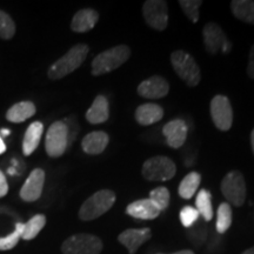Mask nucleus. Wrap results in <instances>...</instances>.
<instances>
[{"mask_svg": "<svg viewBox=\"0 0 254 254\" xmlns=\"http://www.w3.org/2000/svg\"><path fill=\"white\" fill-rule=\"evenodd\" d=\"M88 51L90 49L85 44H78V45L73 46L65 56H63L51 66L49 73H47L49 78L51 80H59L75 71L85 62Z\"/></svg>", "mask_w": 254, "mask_h": 254, "instance_id": "1", "label": "nucleus"}, {"mask_svg": "<svg viewBox=\"0 0 254 254\" xmlns=\"http://www.w3.org/2000/svg\"><path fill=\"white\" fill-rule=\"evenodd\" d=\"M131 56V50L126 45H118L104 51L92 62V74L101 75L114 71L124 65Z\"/></svg>", "mask_w": 254, "mask_h": 254, "instance_id": "2", "label": "nucleus"}, {"mask_svg": "<svg viewBox=\"0 0 254 254\" xmlns=\"http://www.w3.org/2000/svg\"><path fill=\"white\" fill-rule=\"evenodd\" d=\"M116 193L111 190H101L85 200L79 211V218L82 221H91L101 217L112 208L116 202Z\"/></svg>", "mask_w": 254, "mask_h": 254, "instance_id": "3", "label": "nucleus"}, {"mask_svg": "<svg viewBox=\"0 0 254 254\" xmlns=\"http://www.w3.org/2000/svg\"><path fill=\"white\" fill-rule=\"evenodd\" d=\"M171 64L177 74L189 86L194 87L201 80V72H200L198 64L194 58L185 51H174L171 55Z\"/></svg>", "mask_w": 254, "mask_h": 254, "instance_id": "4", "label": "nucleus"}, {"mask_svg": "<svg viewBox=\"0 0 254 254\" xmlns=\"http://www.w3.org/2000/svg\"><path fill=\"white\" fill-rule=\"evenodd\" d=\"M176 164L165 155L150 158L142 165V177L148 182H167L176 176Z\"/></svg>", "mask_w": 254, "mask_h": 254, "instance_id": "5", "label": "nucleus"}, {"mask_svg": "<svg viewBox=\"0 0 254 254\" xmlns=\"http://www.w3.org/2000/svg\"><path fill=\"white\" fill-rule=\"evenodd\" d=\"M221 192L225 199L232 205L240 207L246 200V182L243 173L232 171L227 173L221 182Z\"/></svg>", "mask_w": 254, "mask_h": 254, "instance_id": "6", "label": "nucleus"}, {"mask_svg": "<svg viewBox=\"0 0 254 254\" xmlns=\"http://www.w3.org/2000/svg\"><path fill=\"white\" fill-rule=\"evenodd\" d=\"M103 241L92 234H75L64 241L63 254H100Z\"/></svg>", "mask_w": 254, "mask_h": 254, "instance_id": "7", "label": "nucleus"}, {"mask_svg": "<svg viewBox=\"0 0 254 254\" xmlns=\"http://www.w3.org/2000/svg\"><path fill=\"white\" fill-rule=\"evenodd\" d=\"M68 146V131L64 120L53 123L46 134L45 150L52 158H59L65 153Z\"/></svg>", "mask_w": 254, "mask_h": 254, "instance_id": "8", "label": "nucleus"}, {"mask_svg": "<svg viewBox=\"0 0 254 254\" xmlns=\"http://www.w3.org/2000/svg\"><path fill=\"white\" fill-rule=\"evenodd\" d=\"M142 15L147 25L157 31H164L168 25V6L163 0H147L142 5Z\"/></svg>", "mask_w": 254, "mask_h": 254, "instance_id": "9", "label": "nucleus"}, {"mask_svg": "<svg viewBox=\"0 0 254 254\" xmlns=\"http://www.w3.org/2000/svg\"><path fill=\"white\" fill-rule=\"evenodd\" d=\"M205 49L209 55H217L219 51L222 53H228L231 51L232 44L227 39L226 34L221 26L215 23H208L202 30Z\"/></svg>", "mask_w": 254, "mask_h": 254, "instance_id": "10", "label": "nucleus"}, {"mask_svg": "<svg viewBox=\"0 0 254 254\" xmlns=\"http://www.w3.org/2000/svg\"><path fill=\"white\" fill-rule=\"evenodd\" d=\"M211 116L219 131H228L233 124V110L230 99L225 95H215L211 101Z\"/></svg>", "mask_w": 254, "mask_h": 254, "instance_id": "11", "label": "nucleus"}, {"mask_svg": "<svg viewBox=\"0 0 254 254\" xmlns=\"http://www.w3.org/2000/svg\"><path fill=\"white\" fill-rule=\"evenodd\" d=\"M44 184H45V172L41 168H36L32 171L21 187L20 198L26 202L37 201L43 192Z\"/></svg>", "mask_w": 254, "mask_h": 254, "instance_id": "12", "label": "nucleus"}, {"mask_svg": "<svg viewBox=\"0 0 254 254\" xmlns=\"http://www.w3.org/2000/svg\"><path fill=\"white\" fill-rule=\"evenodd\" d=\"M170 92V85L167 80L160 75L146 79L138 86V93L146 99H160L166 97Z\"/></svg>", "mask_w": 254, "mask_h": 254, "instance_id": "13", "label": "nucleus"}, {"mask_svg": "<svg viewBox=\"0 0 254 254\" xmlns=\"http://www.w3.org/2000/svg\"><path fill=\"white\" fill-rule=\"evenodd\" d=\"M152 237L150 228H129L119 234L118 241L128 250L129 254H135L139 247L144 245Z\"/></svg>", "mask_w": 254, "mask_h": 254, "instance_id": "14", "label": "nucleus"}, {"mask_svg": "<svg viewBox=\"0 0 254 254\" xmlns=\"http://www.w3.org/2000/svg\"><path fill=\"white\" fill-rule=\"evenodd\" d=\"M189 127L182 119H174L167 123L163 128V134L166 136V142L170 147L179 148L185 144Z\"/></svg>", "mask_w": 254, "mask_h": 254, "instance_id": "15", "label": "nucleus"}, {"mask_svg": "<svg viewBox=\"0 0 254 254\" xmlns=\"http://www.w3.org/2000/svg\"><path fill=\"white\" fill-rule=\"evenodd\" d=\"M126 213L135 219H141V220H153L159 214L161 213L158 206L154 204L152 200L140 199L133 201L126 207Z\"/></svg>", "mask_w": 254, "mask_h": 254, "instance_id": "16", "label": "nucleus"}, {"mask_svg": "<svg viewBox=\"0 0 254 254\" xmlns=\"http://www.w3.org/2000/svg\"><path fill=\"white\" fill-rule=\"evenodd\" d=\"M109 141L110 136L107 133L103 131H94L84 136L81 147L85 153L90 155H97L103 153L106 146L109 145Z\"/></svg>", "mask_w": 254, "mask_h": 254, "instance_id": "17", "label": "nucleus"}, {"mask_svg": "<svg viewBox=\"0 0 254 254\" xmlns=\"http://www.w3.org/2000/svg\"><path fill=\"white\" fill-rule=\"evenodd\" d=\"M99 19V13L92 8H85L78 11L72 19L71 28L77 33L91 31L95 26Z\"/></svg>", "mask_w": 254, "mask_h": 254, "instance_id": "18", "label": "nucleus"}, {"mask_svg": "<svg viewBox=\"0 0 254 254\" xmlns=\"http://www.w3.org/2000/svg\"><path fill=\"white\" fill-rule=\"evenodd\" d=\"M163 117V107L153 103L142 104L135 111V120L142 126H150L152 124L160 122Z\"/></svg>", "mask_w": 254, "mask_h": 254, "instance_id": "19", "label": "nucleus"}, {"mask_svg": "<svg viewBox=\"0 0 254 254\" xmlns=\"http://www.w3.org/2000/svg\"><path fill=\"white\" fill-rule=\"evenodd\" d=\"M110 109H109V100L104 95H98L95 98L92 106L86 112V119L88 123L94 124H103L109 120Z\"/></svg>", "mask_w": 254, "mask_h": 254, "instance_id": "20", "label": "nucleus"}, {"mask_svg": "<svg viewBox=\"0 0 254 254\" xmlns=\"http://www.w3.org/2000/svg\"><path fill=\"white\" fill-rule=\"evenodd\" d=\"M43 132L44 125L40 122L32 123L31 125L27 127L23 141V152L25 155H31L37 150L38 145H39L40 142L41 135H43Z\"/></svg>", "mask_w": 254, "mask_h": 254, "instance_id": "21", "label": "nucleus"}, {"mask_svg": "<svg viewBox=\"0 0 254 254\" xmlns=\"http://www.w3.org/2000/svg\"><path fill=\"white\" fill-rule=\"evenodd\" d=\"M36 106L31 101H20L13 105L6 113V119L11 123H23L36 114Z\"/></svg>", "mask_w": 254, "mask_h": 254, "instance_id": "22", "label": "nucleus"}, {"mask_svg": "<svg viewBox=\"0 0 254 254\" xmlns=\"http://www.w3.org/2000/svg\"><path fill=\"white\" fill-rule=\"evenodd\" d=\"M231 9L237 19L254 25V1L252 0H233L231 2Z\"/></svg>", "mask_w": 254, "mask_h": 254, "instance_id": "23", "label": "nucleus"}, {"mask_svg": "<svg viewBox=\"0 0 254 254\" xmlns=\"http://www.w3.org/2000/svg\"><path fill=\"white\" fill-rule=\"evenodd\" d=\"M201 183V176L198 172H190L184 178L179 185V195L184 199H190L195 194Z\"/></svg>", "mask_w": 254, "mask_h": 254, "instance_id": "24", "label": "nucleus"}, {"mask_svg": "<svg viewBox=\"0 0 254 254\" xmlns=\"http://www.w3.org/2000/svg\"><path fill=\"white\" fill-rule=\"evenodd\" d=\"M211 192L207 190L202 189L196 194L195 199V206L198 209L199 214L202 215V218L206 221H211L213 218V208H212V201H211Z\"/></svg>", "mask_w": 254, "mask_h": 254, "instance_id": "25", "label": "nucleus"}, {"mask_svg": "<svg viewBox=\"0 0 254 254\" xmlns=\"http://www.w3.org/2000/svg\"><path fill=\"white\" fill-rule=\"evenodd\" d=\"M46 224V217L44 214H37L32 217L26 224H24V232L21 239L23 240H32L34 239L40 231L43 230Z\"/></svg>", "mask_w": 254, "mask_h": 254, "instance_id": "26", "label": "nucleus"}, {"mask_svg": "<svg viewBox=\"0 0 254 254\" xmlns=\"http://www.w3.org/2000/svg\"><path fill=\"white\" fill-rule=\"evenodd\" d=\"M232 225V208L228 202H222L219 205L217 212V222L215 228L218 233H225Z\"/></svg>", "mask_w": 254, "mask_h": 254, "instance_id": "27", "label": "nucleus"}, {"mask_svg": "<svg viewBox=\"0 0 254 254\" xmlns=\"http://www.w3.org/2000/svg\"><path fill=\"white\" fill-rule=\"evenodd\" d=\"M23 232L24 224L23 222H17L13 233H11L5 238H0V251H8L17 246L19 240L23 237Z\"/></svg>", "mask_w": 254, "mask_h": 254, "instance_id": "28", "label": "nucleus"}, {"mask_svg": "<svg viewBox=\"0 0 254 254\" xmlns=\"http://www.w3.org/2000/svg\"><path fill=\"white\" fill-rule=\"evenodd\" d=\"M150 199L158 206V208L163 212L168 207V205H170V190L164 186L157 187V189L152 190L150 192Z\"/></svg>", "mask_w": 254, "mask_h": 254, "instance_id": "29", "label": "nucleus"}, {"mask_svg": "<svg viewBox=\"0 0 254 254\" xmlns=\"http://www.w3.org/2000/svg\"><path fill=\"white\" fill-rule=\"evenodd\" d=\"M179 5L192 23H196L199 20V8L202 5L201 0H180Z\"/></svg>", "mask_w": 254, "mask_h": 254, "instance_id": "30", "label": "nucleus"}, {"mask_svg": "<svg viewBox=\"0 0 254 254\" xmlns=\"http://www.w3.org/2000/svg\"><path fill=\"white\" fill-rule=\"evenodd\" d=\"M15 33V25L12 18L4 11H0V38L8 40L13 38Z\"/></svg>", "mask_w": 254, "mask_h": 254, "instance_id": "31", "label": "nucleus"}, {"mask_svg": "<svg viewBox=\"0 0 254 254\" xmlns=\"http://www.w3.org/2000/svg\"><path fill=\"white\" fill-rule=\"evenodd\" d=\"M200 217L198 209L192 207V206H185L180 211V221L185 227H192Z\"/></svg>", "mask_w": 254, "mask_h": 254, "instance_id": "32", "label": "nucleus"}, {"mask_svg": "<svg viewBox=\"0 0 254 254\" xmlns=\"http://www.w3.org/2000/svg\"><path fill=\"white\" fill-rule=\"evenodd\" d=\"M247 74L250 78L254 79V45L251 47L249 57V66H247Z\"/></svg>", "mask_w": 254, "mask_h": 254, "instance_id": "33", "label": "nucleus"}, {"mask_svg": "<svg viewBox=\"0 0 254 254\" xmlns=\"http://www.w3.org/2000/svg\"><path fill=\"white\" fill-rule=\"evenodd\" d=\"M7 192H8L7 180H6L4 173L0 171V198L5 196L6 194H7Z\"/></svg>", "mask_w": 254, "mask_h": 254, "instance_id": "34", "label": "nucleus"}, {"mask_svg": "<svg viewBox=\"0 0 254 254\" xmlns=\"http://www.w3.org/2000/svg\"><path fill=\"white\" fill-rule=\"evenodd\" d=\"M5 151H6V145H5L4 140H2L1 136H0V154L4 153Z\"/></svg>", "mask_w": 254, "mask_h": 254, "instance_id": "35", "label": "nucleus"}, {"mask_svg": "<svg viewBox=\"0 0 254 254\" xmlns=\"http://www.w3.org/2000/svg\"><path fill=\"white\" fill-rule=\"evenodd\" d=\"M157 254H165V253H157ZM172 254H194V253L190 250H183V251H178V252H174Z\"/></svg>", "mask_w": 254, "mask_h": 254, "instance_id": "36", "label": "nucleus"}, {"mask_svg": "<svg viewBox=\"0 0 254 254\" xmlns=\"http://www.w3.org/2000/svg\"><path fill=\"white\" fill-rule=\"evenodd\" d=\"M9 134H11V131L9 129H6V128H2L1 131H0V136H8Z\"/></svg>", "mask_w": 254, "mask_h": 254, "instance_id": "37", "label": "nucleus"}, {"mask_svg": "<svg viewBox=\"0 0 254 254\" xmlns=\"http://www.w3.org/2000/svg\"><path fill=\"white\" fill-rule=\"evenodd\" d=\"M241 254H254V246L251 247V249H249V250L244 251V252Z\"/></svg>", "mask_w": 254, "mask_h": 254, "instance_id": "38", "label": "nucleus"}, {"mask_svg": "<svg viewBox=\"0 0 254 254\" xmlns=\"http://www.w3.org/2000/svg\"><path fill=\"white\" fill-rule=\"evenodd\" d=\"M251 144H252V150H253V153H254V128L252 131V134H251Z\"/></svg>", "mask_w": 254, "mask_h": 254, "instance_id": "39", "label": "nucleus"}, {"mask_svg": "<svg viewBox=\"0 0 254 254\" xmlns=\"http://www.w3.org/2000/svg\"><path fill=\"white\" fill-rule=\"evenodd\" d=\"M8 173L11 174V176H14V174H15V170H14L13 167H12V168H8Z\"/></svg>", "mask_w": 254, "mask_h": 254, "instance_id": "40", "label": "nucleus"}]
</instances>
